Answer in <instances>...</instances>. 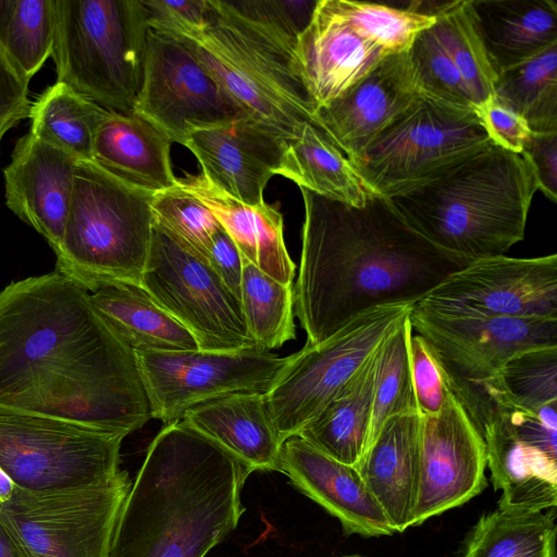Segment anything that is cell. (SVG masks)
<instances>
[{"label": "cell", "instance_id": "1", "mask_svg": "<svg viewBox=\"0 0 557 557\" xmlns=\"http://www.w3.org/2000/svg\"><path fill=\"white\" fill-rule=\"evenodd\" d=\"M0 411L124 436L151 418L136 351L57 271L0 292Z\"/></svg>", "mask_w": 557, "mask_h": 557}, {"label": "cell", "instance_id": "2", "mask_svg": "<svg viewBox=\"0 0 557 557\" xmlns=\"http://www.w3.org/2000/svg\"><path fill=\"white\" fill-rule=\"evenodd\" d=\"M300 191L305 221L294 312L309 344L370 308L416 305L469 263L419 235L387 198L371 194L357 208Z\"/></svg>", "mask_w": 557, "mask_h": 557}, {"label": "cell", "instance_id": "3", "mask_svg": "<svg viewBox=\"0 0 557 557\" xmlns=\"http://www.w3.org/2000/svg\"><path fill=\"white\" fill-rule=\"evenodd\" d=\"M251 472L182 420L165 424L124 499L108 557H205L237 527Z\"/></svg>", "mask_w": 557, "mask_h": 557}, {"label": "cell", "instance_id": "4", "mask_svg": "<svg viewBox=\"0 0 557 557\" xmlns=\"http://www.w3.org/2000/svg\"><path fill=\"white\" fill-rule=\"evenodd\" d=\"M536 190L535 174L525 158L492 144L388 200L419 235L470 262L505 255L523 240Z\"/></svg>", "mask_w": 557, "mask_h": 557}, {"label": "cell", "instance_id": "5", "mask_svg": "<svg viewBox=\"0 0 557 557\" xmlns=\"http://www.w3.org/2000/svg\"><path fill=\"white\" fill-rule=\"evenodd\" d=\"M207 4L205 27L184 40L224 91L247 116L286 141L305 124L315 126L317 108L296 45L243 14L233 1Z\"/></svg>", "mask_w": 557, "mask_h": 557}, {"label": "cell", "instance_id": "6", "mask_svg": "<svg viewBox=\"0 0 557 557\" xmlns=\"http://www.w3.org/2000/svg\"><path fill=\"white\" fill-rule=\"evenodd\" d=\"M152 197L94 160H77L54 271L89 293L109 283L140 285L154 223Z\"/></svg>", "mask_w": 557, "mask_h": 557}, {"label": "cell", "instance_id": "7", "mask_svg": "<svg viewBox=\"0 0 557 557\" xmlns=\"http://www.w3.org/2000/svg\"><path fill=\"white\" fill-rule=\"evenodd\" d=\"M54 14L57 82L108 111L133 113L148 30L140 0H54Z\"/></svg>", "mask_w": 557, "mask_h": 557}, {"label": "cell", "instance_id": "8", "mask_svg": "<svg viewBox=\"0 0 557 557\" xmlns=\"http://www.w3.org/2000/svg\"><path fill=\"white\" fill-rule=\"evenodd\" d=\"M475 109L421 96L354 163L367 188L408 193L492 145Z\"/></svg>", "mask_w": 557, "mask_h": 557}, {"label": "cell", "instance_id": "9", "mask_svg": "<svg viewBox=\"0 0 557 557\" xmlns=\"http://www.w3.org/2000/svg\"><path fill=\"white\" fill-rule=\"evenodd\" d=\"M413 305L396 302L364 310L319 344L287 356L264 394L281 443L297 435L348 383Z\"/></svg>", "mask_w": 557, "mask_h": 557}, {"label": "cell", "instance_id": "10", "mask_svg": "<svg viewBox=\"0 0 557 557\" xmlns=\"http://www.w3.org/2000/svg\"><path fill=\"white\" fill-rule=\"evenodd\" d=\"M125 436L84 425L0 411V467L32 492L82 488L120 471Z\"/></svg>", "mask_w": 557, "mask_h": 557}, {"label": "cell", "instance_id": "11", "mask_svg": "<svg viewBox=\"0 0 557 557\" xmlns=\"http://www.w3.org/2000/svg\"><path fill=\"white\" fill-rule=\"evenodd\" d=\"M140 285L206 351L258 350L240 300L209 262L154 221Z\"/></svg>", "mask_w": 557, "mask_h": 557}, {"label": "cell", "instance_id": "12", "mask_svg": "<svg viewBox=\"0 0 557 557\" xmlns=\"http://www.w3.org/2000/svg\"><path fill=\"white\" fill-rule=\"evenodd\" d=\"M132 486L120 470L109 482L32 492L14 486L0 517L28 557H108L115 523Z\"/></svg>", "mask_w": 557, "mask_h": 557}, {"label": "cell", "instance_id": "13", "mask_svg": "<svg viewBox=\"0 0 557 557\" xmlns=\"http://www.w3.org/2000/svg\"><path fill=\"white\" fill-rule=\"evenodd\" d=\"M480 424L499 508L550 510L557 505V401L525 407L486 395Z\"/></svg>", "mask_w": 557, "mask_h": 557}, {"label": "cell", "instance_id": "14", "mask_svg": "<svg viewBox=\"0 0 557 557\" xmlns=\"http://www.w3.org/2000/svg\"><path fill=\"white\" fill-rule=\"evenodd\" d=\"M412 331L435 352L448 387L469 408L517 354L557 346V318L451 317L412 306Z\"/></svg>", "mask_w": 557, "mask_h": 557}, {"label": "cell", "instance_id": "15", "mask_svg": "<svg viewBox=\"0 0 557 557\" xmlns=\"http://www.w3.org/2000/svg\"><path fill=\"white\" fill-rule=\"evenodd\" d=\"M151 418L164 424L234 394H267L287 357L271 351L135 350Z\"/></svg>", "mask_w": 557, "mask_h": 557}, {"label": "cell", "instance_id": "16", "mask_svg": "<svg viewBox=\"0 0 557 557\" xmlns=\"http://www.w3.org/2000/svg\"><path fill=\"white\" fill-rule=\"evenodd\" d=\"M134 112L183 146L196 128L246 116L186 40L149 28Z\"/></svg>", "mask_w": 557, "mask_h": 557}, {"label": "cell", "instance_id": "17", "mask_svg": "<svg viewBox=\"0 0 557 557\" xmlns=\"http://www.w3.org/2000/svg\"><path fill=\"white\" fill-rule=\"evenodd\" d=\"M414 306L451 317L557 318V255L472 260Z\"/></svg>", "mask_w": 557, "mask_h": 557}, {"label": "cell", "instance_id": "18", "mask_svg": "<svg viewBox=\"0 0 557 557\" xmlns=\"http://www.w3.org/2000/svg\"><path fill=\"white\" fill-rule=\"evenodd\" d=\"M420 417L419 483L410 527L465 505L487 485L482 433L451 389L437 416Z\"/></svg>", "mask_w": 557, "mask_h": 557}, {"label": "cell", "instance_id": "19", "mask_svg": "<svg viewBox=\"0 0 557 557\" xmlns=\"http://www.w3.org/2000/svg\"><path fill=\"white\" fill-rule=\"evenodd\" d=\"M421 96L409 49L388 54L345 92L319 108L315 126L354 164Z\"/></svg>", "mask_w": 557, "mask_h": 557}, {"label": "cell", "instance_id": "20", "mask_svg": "<svg viewBox=\"0 0 557 557\" xmlns=\"http://www.w3.org/2000/svg\"><path fill=\"white\" fill-rule=\"evenodd\" d=\"M286 143L246 115L196 128L184 146L197 158L209 182L231 197L256 206L264 202L263 190L276 175Z\"/></svg>", "mask_w": 557, "mask_h": 557}, {"label": "cell", "instance_id": "21", "mask_svg": "<svg viewBox=\"0 0 557 557\" xmlns=\"http://www.w3.org/2000/svg\"><path fill=\"white\" fill-rule=\"evenodd\" d=\"M78 159L28 131L3 169L7 207L57 253L62 245Z\"/></svg>", "mask_w": 557, "mask_h": 557}, {"label": "cell", "instance_id": "22", "mask_svg": "<svg viewBox=\"0 0 557 557\" xmlns=\"http://www.w3.org/2000/svg\"><path fill=\"white\" fill-rule=\"evenodd\" d=\"M277 471L334 516L345 534L379 537L395 533L358 470L326 456L298 435L282 443Z\"/></svg>", "mask_w": 557, "mask_h": 557}, {"label": "cell", "instance_id": "23", "mask_svg": "<svg viewBox=\"0 0 557 557\" xmlns=\"http://www.w3.org/2000/svg\"><path fill=\"white\" fill-rule=\"evenodd\" d=\"M386 55L329 11L322 0H318L296 44L300 74L317 110L355 85Z\"/></svg>", "mask_w": 557, "mask_h": 557}, {"label": "cell", "instance_id": "24", "mask_svg": "<svg viewBox=\"0 0 557 557\" xmlns=\"http://www.w3.org/2000/svg\"><path fill=\"white\" fill-rule=\"evenodd\" d=\"M421 448V417L408 412L389 418L356 467L395 532L410 527L416 502Z\"/></svg>", "mask_w": 557, "mask_h": 557}, {"label": "cell", "instance_id": "25", "mask_svg": "<svg viewBox=\"0 0 557 557\" xmlns=\"http://www.w3.org/2000/svg\"><path fill=\"white\" fill-rule=\"evenodd\" d=\"M177 186L205 205L235 243L242 257L280 283L292 285L295 263L284 240L283 216L265 201L246 205L201 173L177 178Z\"/></svg>", "mask_w": 557, "mask_h": 557}, {"label": "cell", "instance_id": "26", "mask_svg": "<svg viewBox=\"0 0 557 557\" xmlns=\"http://www.w3.org/2000/svg\"><path fill=\"white\" fill-rule=\"evenodd\" d=\"M172 140L145 116L106 111L94 136L92 160L128 185L152 195L176 186Z\"/></svg>", "mask_w": 557, "mask_h": 557}, {"label": "cell", "instance_id": "27", "mask_svg": "<svg viewBox=\"0 0 557 557\" xmlns=\"http://www.w3.org/2000/svg\"><path fill=\"white\" fill-rule=\"evenodd\" d=\"M181 420L252 471H277L282 443L264 394H234L213 399L189 409Z\"/></svg>", "mask_w": 557, "mask_h": 557}, {"label": "cell", "instance_id": "28", "mask_svg": "<svg viewBox=\"0 0 557 557\" xmlns=\"http://www.w3.org/2000/svg\"><path fill=\"white\" fill-rule=\"evenodd\" d=\"M475 24L497 74L557 44L554 0H470Z\"/></svg>", "mask_w": 557, "mask_h": 557}, {"label": "cell", "instance_id": "29", "mask_svg": "<svg viewBox=\"0 0 557 557\" xmlns=\"http://www.w3.org/2000/svg\"><path fill=\"white\" fill-rule=\"evenodd\" d=\"M379 347L297 434L326 456L355 468L367 447Z\"/></svg>", "mask_w": 557, "mask_h": 557}, {"label": "cell", "instance_id": "30", "mask_svg": "<svg viewBox=\"0 0 557 557\" xmlns=\"http://www.w3.org/2000/svg\"><path fill=\"white\" fill-rule=\"evenodd\" d=\"M99 312L134 350L191 351L193 334L162 309L143 288L109 283L90 293Z\"/></svg>", "mask_w": 557, "mask_h": 557}, {"label": "cell", "instance_id": "31", "mask_svg": "<svg viewBox=\"0 0 557 557\" xmlns=\"http://www.w3.org/2000/svg\"><path fill=\"white\" fill-rule=\"evenodd\" d=\"M276 175L299 188L357 208L364 206L372 194L350 160L310 123L286 143Z\"/></svg>", "mask_w": 557, "mask_h": 557}, {"label": "cell", "instance_id": "32", "mask_svg": "<svg viewBox=\"0 0 557 557\" xmlns=\"http://www.w3.org/2000/svg\"><path fill=\"white\" fill-rule=\"evenodd\" d=\"M545 511L497 507L483 513L466 539L462 557H557L556 510Z\"/></svg>", "mask_w": 557, "mask_h": 557}, {"label": "cell", "instance_id": "33", "mask_svg": "<svg viewBox=\"0 0 557 557\" xmlns=\"http://www.w3.org/2000/svg\"><path fill=\"white\" fill-rule=\"evenodd\" d=\"M106 111L55 81L30 104L29 131L78 160H92L95 132Z\"/></svg>", "mask_w": 557, "mask_h": 557}, {"label": "cell", "instance_id": "34", "mask_svg": "<svg viewBox=\"0 0 557 557\" xmlns=\"http://www.w3.org/2000/svg\"><path fill=\"white\" fill-rule=\"evenodd\" d=\"M432 30L449 55L475 104L494 96L498 77L473 16L471 1L440 2Z\"/></svg>", "mask_w": 557, "mask_h": 557}, {"label": "cell", "instance_id": "35", "mask_svg": "<svg viewBox=\"0 0 557 557\" xmlns=\"http://www.w3.org/2000/svg\"><path fill=\"white\" fill-rule=\"evenodd\" d=\"M494 95L532 132L557 131V44L498 73Z\"/></svg>", "mask_w": 557, "mask_h": 557}, {"label": "cell", "instance_id": "36", "mask_svg": "<svg viewBox=\"0 0 557 557\" xmlns=\"http://www.w3.org/2000/svg\"><path fill=\"white\" fill-rule=\"evenodd\" d=\"M239 300L258 350L271 351L296 337L293 284L280 283L243 258Z\"/></svg>", "mask_w": 557, "mask_h": 557}, {"label": "cell", "instance_id": "37", "mask_svg": "<svg viewBox=\"0 0 557 557\" xmlns=\"http://www.w3.org/2000/svg\"><path fill=\"white\" fill-rule=\"evenodd\" d=\"M411 336L408 314L379 347L366 449L386 420L398 414L418 412L410 366Z\"/></svg>", "mask_w": 557, "mask_h": 557}, {"label": "cell", "instance_id": "38", "mask_svg": "<svg viewBox=\"0 0 557 557\" xmlns=\"http://www.w3.org/2000/svg\"><path fill=\"white\" fill-rule=\"evenodd\" d=\"M54 0H0V44L30 81L51 57Z\"/></svg>", "mask_w": 557, "mask_h": 557}, {"label": "cell", "instance_id": "39", "mask_svg": "<svg viewBox=\"0 0 557 557\" xmlns=\"http://www.w3.org/2000/svg\"><path fill=\"white\" fill-rule=\"evenodd\" d=\"M324 7L358 35L388 54L407 51L416 37L432 27L435 15L383 3L322 0Z\"/></svg>", "mask_w": 557, "mask_h": 557}, {"label": "cell", "instance_id": "40", "mask_svg": "<svg viewBox=\"0 0 557 557\" xmlns=\"http://www.w3.org/2000/svg\"><path fill=\"white\" fill-rule=\"evenodd\" d=\"M487 394L525 407L557 401V346L532 348L513 356L483 384L471 408H480Z\"/></svg>", "mask_w": 557, "mask_h": 557}, {"label": "cell", "instance_id": "41", "mask_svg": "<svg viewBox=\"0 0 557 557\" xmlns=\"http://www.w3.org/2000/svg\"><path fill=\"white\" fill-rule=\"evenodd\" d=\"M151 208L154 221L207 260L211 238L222 226L205 205L176 184L154 194Z\"/></svg>", "mask_w": 557, "mask_h": 557}, {"label": "cell", "instance_id": "42", "mask_svg": "<svg viewBox=\"0 0 557 557\" xmlns=\"http://www.w3.org/2000/svg\"><path fill=\"white\" fill-rule=\"evenodd\" d=\"M409 53L424 96L455 107L475 109L461 75L438 42L432 27L416 37Z\"/></svg>", "mask_w": 557, "mask_h": 557}, {"label": "cell", "instance_id": "43", "mask_svg": "<svg viewBox=\"0 0 557 557\" xmlns=\"http://www.w3.org/2000/svg\"><path fill=\"white\" fill-rule=\"evenodd\" d=\"M410 366L418 412L437 416L449 392L445 372L431 346L419 334L410 339Z\"/></svg>", "mask_w": 557, "mask_h": 557}, {"label": "cell", "instance_id": "44", "mask_svg": "<svg viewBox=\"0 0 557 557\" xmlns=\"http://www.w3.org/2000/svg\"><path fill=\"white\" fill-rule=\"evenodd\" d=\"M233 3L249 18L296 45L312 18L318 0H245Z\"/></svg>", "mask_w": 557, "mask_h": 557}, {"label": "cell", "instance_id": "45", "mask_svg": "<svg viewBox=\"0 0 557 557\" xmlns=\"http://www.w3.org/2000/svg\"><path fill=\"white\" fill-rule=\"evenodd\" d=\"M149 29L188 38L201 30L207 23V0H140Z\"/></svg>", "mask_w": 557, "mask_h": 557}, {"label": "cell", "instance_id": "46", "mask_svg": "<svg viewBox=\"0 0 557 557\" xmlns=\"http://www.w3.org/2000/svg\"><path fill=\"white\" fill-rule=\"evenodd\" d=\"M475 112L492 143L521 153L532 131L527 121L495 95L475 107Z\"/></svg>", "mask_w": 557, "mask_h": 557}, {"label": "cell", "instance_id": "47", "mask_svg": "<svg viewBox=\"0 0 557 557\" xmlns=\"http://www.w3.org/2000/svg\"><path fill=\"white\" fill-rule=\"evenodd\" d=\"M29 81L0 44V145L4 135L28 119Z\"/></svg>", "mask_w": 557, "mask_h": 557}, {"label": "cell", "instance_id": "48", "mask_svg": "<svg viewBox=\"0 0 557 557\" xmlns=\"http://www.w3.org/2000/svg\"><path fill=\"white\" fill-rule=\"evenodd\" d=\"M521 154L532 166L537 188L553 202L557 199V131L532 132Z\"/></svg>", "mask_w": 557, "mask_h": 557}, {"label": "cell", "instance_id": "49", "mask_svg": "<svg viewBox=\"0 0 557 557\" xmlns=\"http://www.w3.org/2000/svg\"><path fill=\"white\" fill-rule=\"evenodd\" d=\"M207 261L228 289L239 298L243 257L222 227L211 238Z\"/></svg>", "mask_w": 557, "mask_h": 557}, {"label": "cell", "instance_id": "50", "mask_svg": "<svg viewBox=\"0 0 557 557\" xmlns=\"http://www.w3.org/2000/svg\"><path fill=\"white\" fill-rule=\"evenodd\" d=\"M0 557H28L11 529L0 517Z\"/></svg>", "mask_w": 557, "mask_h": 557}, {"label": "cell", "instance_id": "51", "mask_svg": "<svg viewBox=\"0 0 557 557\" xmlns=\"http://www.w3.org/2000/svg\"><path fill=\"white\" fill-rule=\"evenodd\" d=\"M14 483L0 467V500L7 499L14 490Z\"/></svg>", "mask_w": 557, "mask_h": 557}, {"label": "cell", "instance_id": "52", "mask_svg": "<svg viewBox=\"0 0 557 557\" xmlns=\"http://www.w3.org/2000/svg\"><path fill=\"white\" fill-rule=\"evenodd\" d=\"M341 557H362V556H359V555H349V556H341Z\"/></svg>", "mask_w": 557, "mask_h": 557}]
</instances>
